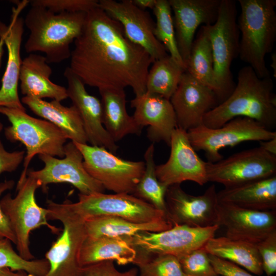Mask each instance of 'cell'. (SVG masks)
Wrapping results in <instances>:
<instances>
[{"label":"cell","instance_id":"1","mask_svg":"<svg viewBox=\"0 0 276 276\" xmlns=\"http://www.w3.org/2000/svg\"><path fill=\"white\" fill-rule=\"evenodd\" d=\"M70 68L85 85L103 89L132 88L146 93L147 76L154 59L126 36L121 24L99 7L86 14L75 40Z\"/></svg>","mask_w":276,"mask_h":276},{"label":"cell","instance_id":"2","mask_svg":"<svg viewBox=\"0 0 276 276\" xmlns=\"http://www.w3.org/2000/svg\"><path fill=\"white\" fill-rule=\"evenodd\" d=\"M237 80L229 97L204 116L203 124L217 128L242 117L252 119L273 131L276 126V96L271 78H259L247 65L239 70Z\"/></svg>","mask_w":276,"mask_h":276},{"label":"cell","instance_id":"3","mask_svg":"<svg viewBox=\"0 0 276 276\" xmlns=\"http://www.w3.org/2000/svg\"><path fill=\"white\" fill-rule=\"evenodd\" d=\"M86 13H55L40 6L31 5L24 21L29 30L25 42L28 53H43L48 63L70 58V44L81 34Z\"/></svg>","mask_w":276,"mask_h":276},{"label":"cell","instance_id":"4","mask_svg":"<svg viewBox=\"0 0 276 276\" xmlns=\"http://www.w3.org/2000/svg\"><path fill=\"white\" fill-rule=\"evenodd\" d=\"M239 56L261 78L270 77L265 56L276 40V1L239 0Z\"/></svg>","mask_w":276,"mask_h":276},{"label":"cell","instance_id":"5","mask_svg":"<svg viewBox=\"0 0 276 276\" xmlns=\"http://www.w3.org/2000/svg\"><path fill=\"white\" fill-rule=\"evenodd\" d=\"M39 182L27 175L21 174L16 185L17 194L12 197L8 193L0 200L1 207L7 217L16 238L19 255L27 260L34 257L30 248V235L41 226L59 234L61 229L48 222V210L40 206L35 198Z\"/></svg>","mask_w":276,"mask_h":276},{"label":"cell","instance_id":"6","mask_svg":"<svg viewBox=\"0 0 276 276\" xmlns=\"http://www.w3.org/2000/svg\"><path fill=\"white\" fill-rule=\"evenodd\" d=\"M237 15L235 1L221 0L216 21L206 26L212 49L219 104L229 97L236 85L231 67L239 53L240 32Z\"/></svg>","mask_w":276,"mask_h":276},{"label":"cell","instance_id":"7","mask_svg":"<svg viewBox=\"0 0 276 276\" xmlns=\"http://www.w3.org/2000/svg\"><path fill=\"white\" fill-rule=\"evenodd\" d=\"M0 114L6 116L11 123L5 129L6 138L12 142H19L26 147L24 169L21 174H27L31 161L37 154L60 158L64 156V146L68 139L52 123L15 108L0 107Z\"/></svg>","mask_w":276,"mask_h":276},{"label":"cell","instance_id":"8","mask_svg":"<svg viewBox=\"0 0 276 276\" xmlns=\"http://www.w3.org/2000/svg\"><path fill=\"white\" fill-rule=\"evenodd\" d=\"M47 209L48 219L60 221L63 229L45 254L49 269L43 276H82L79 258L87 237L85 220L68 210L63 203L49 200Z\"/></svg>","mask_w":276,"mask_h":276},{"label":"cell","instance_id":"9","mask_svg":"<svg viewBox=\"0 0 276 276\" xmlns=\"http://www.w3.org/2000/svg\"><path fill=\"white\" fill-rule=\"evenodd\" d=\"M78 197L76 202L66 200L63 203L68 210L84 220L108 216L136 223L170 221L164 212L131 194L97 192L79 193Z\"/></svg>","mask_w":276,"mask_h":276},{"label":"cell","instance_id":"10","mask_svg":"<svg viewBox=\"0 0 276 276\" xmlns=\"http://www.w3.org/2000/svg\"><path fill=\"white\" fill-rule=\"evenodd\" d=\"M190 143L196 151L204 152L209 162L223 158L219 150L247 141H264L276 137V132L249 118H235L217 128L203 124L187 131Z\"/></svg>","mask_w":276,"mask_h":276},{"label":"cell","instance_id":"11","mask_svg":"<svg viewBox=\"0 0 276 276\" xmlns=\"http://www.w3.org/2000/svg\"><path fill=\"white\" fill-rule=\"evenodd\" d=\"M73 143L83 156L85 170L105 189L132 194L144 172V162L122 159L102 147Z\"/></svg>","mask_w":276,"mask_h":276},{"label":"cell","instance_id":"12","mask_svg":"<svg viewBox=\"0 0 276 276\" xmlns=\"http://www.w3.org/2000/svg\"><path fill=\"white\" fill-rule=\"evenodd\" d=\"M208 181L229 188L276 175V155L261 147L206 162Z\"/></svg>","mask_w":276,"mask_h":276},{"label":"cell","instance_id":"13","mask_svg":"<svg viewBox=\"0 0 276 276\" xmlns=\"http://www.w3.org/2000/svg\"><path fill=\"white\" fill-rule=\"evenodd\" d=\"M44 167L38 170H28L27 176L37 180L43 190L51 183H67L76 188L80 194L88 195L104 192L103 185L85 170L83 156L71 141L64 146V156L58 158L46 154L38 155Z\"/></svg>","mask_w":276,"mask_h":276},{"label":"cell","instance_id":"14","mask_svg":"<svg viewBox=\"0 0 276 276\" xmlns=\"http://www.w3.org/2000/svg\"><path fill=\"white\" fill-rule=\"evenodd\" d=\"M219 227L175 225L162 232H143L133 236L135 245L144 256L168 254L178 258L203 247L210 238L215 237Z\"/></svg>","mask_w":276,"mask_h":276},{"label":"cell","instance_id":"15","mask_svg":"<svg viewBox=\"0 0 276 276\" xmlns=\"http://www.w3.org/2000/svg\"><path fill=\"white\" fill-rule=\"evenodd\" d=\"M217 193L214 184L198 196L186 193L180 184L168 187L165 197L168 219L173 226L205 227L217 225Z\"/></svg>","mask_w":276,"mask_h":276},{"label":"cell","instance_id":"16","mask_svg":"<svg viewBox=\"0 0 276 276\" xmlns=\"http://www.w3.org/2000/svg\"><path fill=\"white\" fill-rule=\"evenodd\" d=\"M169 146V159L155 168L157 178L162 184L168 188L185 181H193L200 186L208 182L206 162L199 157L192 147L187 131L176 128L172 133Z\"/></svg>","mask_w":276,"mask_h":276},{"label":"cell","instance_id":"17","mask_svg":"<svg viewBox=\"0 0 276 276\" xmlns=\"http://www.w3.org/2000/svg\"><path fill=\"white\" fill-rule=\"evenodd\" d=\"M99 7L119 22L127 38L143 48L154 60L168 55L154 34L155 22L149 13L136 6L131 0H100Z\"/></svg>","mask_w":276,"mask_h":276},{"label":"cell","instance_id":"18","mask_svg":"<svg viewBox=\"0 0 276 276\" xmlns=\"http://www.w3.org/2000/svg\"><path fill=\"white\" fill-rule=\"evenodd\" d=\"M30 3L24 0L15 3L12 10L8 26L0 21V37L3 38L8 52L6 70L0 88V107L15 108L26 111L19 98L18 82L22 60L20 48L24 31V19L19 14Z\"/></svg>","mask_w":276,"mask_h":276},{"label":"cell","instance_id":"19","mask_svg":"<svg viewBox=\"0 0 276 276\" xmlns=\"http://www.w3.org/2000/svg\"><path fill=\"white\" fill-rule=\"evenodd\" d=\"M217 224L231 239L257 245L276 231V212L255 211L218 202Z\"/></svg>","mask_w":276,"mask_h":276},{"label":"cell","instance_id":"20","mask_svg":"<svg viewBox=\"0 0 276 276\" xmlns=\"http://www.w3.org/2000/svg\"><path fill=\"white\" fill-rule=\"evenodd\" d=\"M178 50L185 63L189 58L196 31L216 21L221 0H168Z\"/></svg>","mask_w":276,"mask_h":276},{"label":"cell","instance_id":"21","mask_svg":"<svg viewBox=\"0 0 276 276\" xmlns=\"http://www.w3.org/2000/svg\"><path fill=\"white\" fill-rule=\"evenodd\" d=\"M170 101L175 113L177 127L187 131L202 124L204 116L219 104L214 91L186 71Z\"/></svg>","mask_w":276,"mask_h":276},{"label":"cell","instance_id":"22","mask_svg":"<svg viewBox=\"0 0 276 276\" xmlns=\"http://www.w3.org/2000/svg\"><path fill=\"white\" fill-rule=\"evenodd\" d=\"M63 75L67 83V97L80 114L87 142L91 146L102 147L116 153L118 146L103 124L101 101L88 93L85 84L68 66Z\"/></svg>","mask_w":276,"mask_h":276},{"label":"cell","instance_id":"23","mask_svg":"<svg viewBox=\"0 0 276 276\" xmlns=\"http://www.w3.org/2000/svg\"><path fill=\"white\" fill-rule=\"evenodd\" d=\"M130 104L134 108L132 117L137 124L142 128L149 126L148 139L153 143L164 141L169 146L172 133L177 127L170 100L146 92L135 96Z\"/></svg>","mask_w":276,"mask_h":276},{"label":"cell","instance_id":"24","mask_svg":"<svg viewBox=\"0 0 276 276\" xmlns=\"http://www.w3.org/2000/svg\"><path fill=\"white\" fill-rule=\"evenodd\" d=\"M51 67L44 56L30 53L22 60L19 81L21 93L25 96L61 102L68 98L66 88L50 79Z\"/></svg>","mask_w":276,"mask_h":276},{"label":"cell","instance_id":"25","mask_svg":"<svg viewBox=\"0 0 276 276\" xmlns=\"http://www.w3.org/2000/svg\"><path fill=\"white\" fill-rule=\"evenodd\" d=\"M139 253L133 236H87L81 247L79 260L82 267L108 260L116 262L119 265H125L134 264Z\"/></svg>","mask_w":276,"mask_h":276},{"label":"cell","instance_id":"26","mask_svg":"<svg viewBox=\"0 0 276 276\" xmlns=\"http://www.w3.org/2000/svg\"><path fill=\"white\" fill-rule=\"evenodd\" d=\"M218 202L243 209L266 211L276 209V175L224 188L217 193Z\"/></svg>","mask_w":276,"mask_h":276},{"label":"cell","instance_id":"27","mask_svg":"<svg viewBox=\"0 0 276 276\" xmlns=\"http://www.w3.org/2000/svg\"><path fill=\"white\" fill-rule=\"evenodd\" d=\"M21 101L36 115L50 122L60 129L72 142L87 144V137L83 123L77 108L66 107L61 102L24 96Z\"/></svg>","mask_w":276,"mask_h":276},{"label":"cell","instance_id":"28","mask_svg":"<svg viewBox=\"0 0 276 276\" xmlns=\"http://www.w3.org/2000/svg\"><path fill=\"white\" fill-rule=\"evenodd\" d=\"M99 91L101 97L103 124L113 140L117 142L129 134L140 135L143 128L128 113L124 89Z\"/></svg>","mask_w":276,"mask_h":276},{"label":"cell","instance_id":"29","mask_svg":"<svg viewBox=\"0 0 276 276\" xmlns=\"http://www.w3.org/2000/svg\"><path fill=\"white\" fill-rule=\"evenodd\" d=\"M208 254L230 261L256 275L264 273L261 259L255 244L231 239L226 236L212 237L204 246Z\"/></svg>","mask_w":276,"mask_h":276},{"label":"cell","instance_id":"30","mask_svg":"<svg viewBox=\"0 0 276 276\" xmlns=\"http://www.w3.org/2000/svg\"><path fill=\"white\" fill-rule=\"evenodd\" d=\"M87 236L118 237L133 236L143 232H160L173 227L168 221L136 223L117 217L101 216L85 220Z\"/></svg>","mask_w":276,"mask_h":276},{"label":"cell","instance_id":"31","mask_svg":"<svg viewBox=\"0 0 276 276\" xmlns=\"http://www.w3.org/2000/svg\"><path fill=\"white\" fill-rule=\"evenodd\" d=\"M186 71L216 95L212 49L206 26L200 27L193 41L186 63Z\"/></svg>","mask_w":276,"mask_h":276},{"label":"cell","instance_id":"32","mask_svg":"<svg viewBox=\"0 0 276 276\" xmlns=\"http://www.w3.org/2000/svg\"><path fill=\"white\" fill-rule=\"evenodd\" d=\"M185 71L169 54L155 60L147 76L146 92L170 100Z\"/></svg>","mask_w":276,"mask_h":276},{"label":"cell","instance_id":"33","mask_svg":"<svg viewBox=\"0 0 276 276\" xmlns=\"http://www.w3.org/2000/svg\"><path fill=\"white\" fill-rule=\"evenodd\" d=\"M154 153V146L152 143L145 152V171L132 194L166 214L165 197L167 188L157 178Z\"/></svg>","mask_w":276,"mask_h":276},{"label":"cell","instance_id":"34","mask_svg":"<svg viewBox=\"0 0 276 276\" xmlns=\"http://www.w3.org/2000/svg\"><path fill=\"white\" fill-rule=\"evenodd\" d=\"M153 11L156 18L154 30L155 37L164 45L169 55L186 70L178 50L172 10L168 0H157Z\"/></svg>","mask_w":276,"mask_h":276},{"label":"cell","instance_id":"35","mask_svg":"<svg viewBox=\"0 0 276 276\" xmlns=\"http://www.w3.org/2000/svg\"><path fill=\"white\" fill-rule=\"evenodd\" d=\"M12 243L8 239H0V269L24 271L33 276H43L48 272L49 263L45 259L26 260L14 250Z\"/></svg>","mask_w":276,"mask_h":276},{"label":"cell","instance_id":"36","mask_svg":"<svg viewBox=\"0 0 276 276\" xmlns=\"http://www.w3.org/2000/svg\"><path fill=\"white\" fill-rule=\"evenodd\" d=\"M135 265L139 276H190L183 271L177 257L171 255L145 256Z\"/></svg>","mask_w":276,"mask_h":276},{"label":"cell","instance_id":"37","mask_svg":"<svg viewBox=\"0 0 276 276\" xmlns=\"http://www.w3.org/2000/svg\"><path fill=\"white\" fill-rule=\"evenodd\" d=\"M183 271L190 276H219L212 265L204 247L177 258Z\"/></svg>","mask_w":276,"mask_h":276},{"label":"cell","instance_id":"38","mask_svg":"<svg viewBox=\"0 0 276 276\" xmlns=\"http://www.w3.org/2000/svg\"><path fill=\"white\" fill-rule=\"evenodd\" d=\"M31 5L44 7L55 13H87L99 7L96 0H33Z\"/></svg>","mask_w":276,"mask_h":276},{"label":"cell","instance_id":"39","mask_svg":"<svg viewBox=\"0 0 276 276\" xmlns=\"http://www.w3.org/2000/svg\"><path fill=\"white\" fill-rule=\"evenodd\" d=\"M260 254L263 270L267 276L276 271V231L256 245Z\"/></svg>","mask_w":276,"mask_h":276},{"label":"cell","instance_id":"40","mask_svg":"<svg viewBox=\"0 0 276 276\" xmlns=\"http://www.w3.org/2000/svg\"><path fill=\"white\" fill-rule=\"evenodd\" d=\"M82 276H139L138 269L131 268L120 271L114 262L110 260L100 262L83 267Z\"/></svg>","mask_w":276,"mask_h":276},{"label":"cell","instance_id":"41","mask_svg":"<svg viewBox=\"0 0 276 276\" xmlns=\"http://www.w3.org/2000/svg\"><path fill=\"white\" fill-rule=\"evenodd\" d=\"M210 262L220 276H257L230 261L209 254Z\"/></svg>","mask_w":276,"mask_h":276},{"label":"cell","instance_id":"42","mask_svg":"<svg viewBox=\"0 0 276 276\" xmlns=\"http://www.w3.org/2000/svg\"><path fill=\"white\" fill-rule=\"evenodd\" d=\"M25 151H7L0 140V175L3 172L14 171L25 158Z\"/></svg>","mask_w":276,"mask_h":276},{"label":"cell","instance_id":"43","mask_svg":"<svg viewBox=\"0 0 276 276\" xmlns=\"http://www.w3.org/2000/svg\"><path fill=\"white\" fill-rule=\"evenodd\" d=\"M14 185L13 180H5L0 182V196L6 191L12 189ZM8 239L16 244V240L9 221L0 205V239Z\"/></svg>","mask_w":276,"mask_h":276},{"label":"cell","instance_id":"44","mask_svg":"<svg viewBox=\"0 0 276 276\" xmlns=\"http://www.w3.org/2000/svg\"><path fill=\"white\" fill-rule=\"evenodd\" d=\"M260 145L266 152L276 155V137L260 142Z\"/></svg>","mask_w":276,"mask_h":276},{"label":"cell","instance_id":"45","mask_svg":"<svg viewBox=\"0 0 276 276\" xmlns=\"http://www.w3.org/2000/svg\"><path fill=\"white\" fill-rule=\"evenodd\" d=\"M157 0H131L132 3L136 6L143 10L147 8L153 9L154 8Z\"/></svg>","mask_w":276,"mask_h":276},{"label":"cell","instance_id":"46","mask_svg":"<svg viewBox=\"0 0 276 276\" xmlns=\"http://www.w3.org/2000/svg\"><path fill=\"white\" fill-rule=\"evenodd\" d=\"M0 276H29V274L24 271H15L9 268H1Z\"/></svg>","mask_w":276,"mask_h":276},{"label":"cell","instance_id":"47","mask_svg":"<svg viewBox=\"0 0 276 276\" xmlns=\"http://www.w3.org/2000/svg\"><path fill=\"white\" fill-rule=\"evenodd\" d=\"M271 64H270V66L271 67L273 70V76L275 77L276 76V54L275 52L273 53L271 55Z\"/></svg>","mask_w":276,"mask_h":276},{"label":"cell","instance_id":"48","mask_svg":"<svg viewBox=\"0 0 276 276\" xmlns=\"http://www.w3.org/2000/svg\"><path fill=\"white\" fill-rule=\"evenodd\" d=\"M5 42L3 37H0V67L2 64V58L4 53Z\"/></svg>","mask_w":276,"mask_h":276},{"label":"cell","instance_id":"49","mask_svg":"<svg viewBox=\"0 0 276 276\" xmlns=\"http://www.w3.org/2000/svg\"><path fill=\"white\" fill-rule=\"evenodd\" d=\"M3 129V124L0 121V132L2 131Z\"/></svg>","mask_w":276,"mask_h":276},{"label":"cell","instance_id":"50","mask_svg":"<svg viewBox=\"0 0 276 276\" xmlns=\"http://www.w3.org/2000/svg\"><path fill=\"white\" fill-rule=\"evenodd\" d=\"M29 276H30V275L29 274Z\"/></svg>","mask_w":276,"mask_h":276},{"label":"cell","instance_id":"51","mask_svg":"<svg viewBox=\"0 0 276 276\" xmlns=\"http://www.w3.org/2000/svg\"><path fill=\"white\" fill-rule=\"evenodd\" d=\"M219 276H220V275H219Z\"/></svg>","mask_w":276,"mask_h":276}]
</instances>
